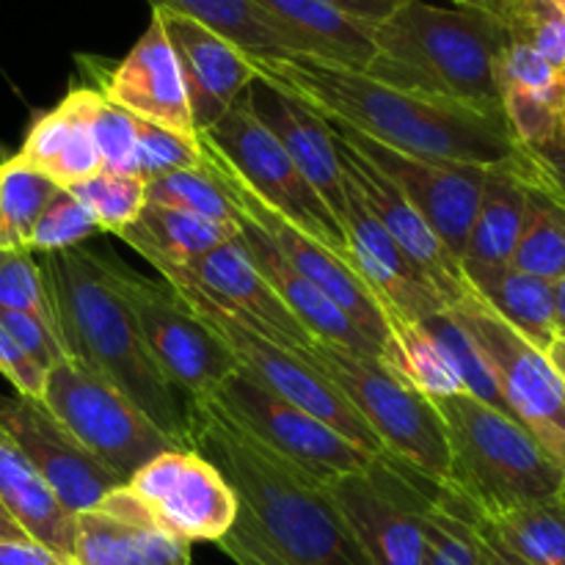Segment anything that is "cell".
<instances>
[{
  "mask_svg": "<svg viewBox=\"0 0 565 565\" xmlns=\"http://www.w3.org/2000/svg\"><path fill=\"white\" fill-rule=\"evenodd\" d=\"M188 447L235 494V522L215 546L237 565H373L326 483L268 450L215 403L188 401Z\"/></svg>",
  "mask_w": 565,
  "mask_h": 565,
  "instance_id": "6da1fadb",
  "label": "cell"
},
{
  "mask_svg": "<svg viewBox=\"0 0 565 565\" xmlns=\"http://www.w3.org/2000/svg\"><path fill=\"white\" fill-rule=\"evenodd\" d=\"M248 58L259 83L296 97L329 125L362 132L397 152L483 169L522 158V147L502 116L406 92L362 70L309 55Z\"/></svg>",
  "mask_w": 565,
  "mask_h": 565,
  "instance_id": "7a4b0ae2",
  "label": "cell"
},
{
  "mask_svg": "<svg viewBox=\"0 0 565 565\" xmlns=\"http://www.w3.org/2000/svg\"><path fill=\"white\" fill-rule=\"evenodd\" d=\"M39 268L50 292L55 334L66 356L108 379L160 434L182 450H191L188 401L154 364L136 318L110 281L99 254L83 246L39 254Z\"/></svg>",
  "mask_w": 565,
  "mask_h": 565,
  "instance_id": "3957f363",
  "label": "cell"
},
{
  "mask_svg": "<svg viewBox=\"0 0 565 565\" xmlns=\"http://www.w3.org/2000/svg\"><path fill=\"white\" fill-rule=\"evenodd\" d=\"M364 75L425 97L502 116L500 58L511 44L494 9L408 0L373 25ZM505 119V116H502Z\"/></svg>",
  "mask_w": 565,
  "mask_h": 565,
  "instance_id": "277c9868",
  "label": "cell"
},
{
  "mask_svg": "<svg viewBox=\"0 0 565 565\" xmlns=\"http://www.w3.org/2000/svg\"><path fill=\"white\" fill-rule=\"evenodd\" d=\"M434 403L447 430L450 489L478 516L561 497L565 467L519 419L467 392Z\"/></svg>",
  "mask_w": 565,
  "mask_h": 565,
  "instance_id": "5b68a950",
  "label": "cell"
},
{
  "mask_svg": "<svg viewBox=\"0 0 565 565\" xmlns=\"http://www.w3.org/2000/svg\"><path fill=\"white\" fill-rule=\"evenodd\" d=\"M307 356L367 423L386 456L450 486V450L441 414L430 397L414 390L403 375L375 353L353 351L315 340Z\"/></svg>",
  "mask_w": 565,
  "mask_h": 565,
  "instance_id": "8992f818",
  "label": "cell"
},
{
  "mask_svg": "<svg viewBox=\"0 0 565 565\" xmlns=\"http://www.w3.org/2000/svg\"><path fill=\"white\" fill-rule=\"evenodd\" d=\"M163 281L207 326L210 334L226 348L237 373L252 379L254 384L265 386L274 395L296 403L298 408L318 417L320 423L334 428L337 434H342L348 441L367 450L370 456H384V447L375 439L373 430L367 428V423L353 412V406L340 395V390L307 356L254 331L232 309H226L213 296L199 290L191 279L163 276Z\"/></svg>",
  "mask_w": 565,
  "mask_h": 565,
  "instance_id": "52a82bcc",
  "label": "cell"
},
{
  "mask_svg": "<svg viewBox=\"0 0 565 565\" xmlns=\"http://www.w3.org/2000/svg\"><path fill=\"white\" fill-rule=\"evenodd\" d=\"M439 480L392 456L329 480L337 511L373 565H423L425 524L441 491Z\"/></svg>",
  "mask_w": 565,
  "mask_h": 565,
  "instance_id": "ba28073f",
  "label": "cell"
},
{
  "mask_svg": "<svg viewBox=\"0 0 565 565\" xmlns=\"http://www.w3.org/2000/svg\"><path fill=\"white\" fill-rule=\"evenodd\" d=\"M42 403L83 450L125 483L160 452L182 450L143 417L130 397L77 359L64 356L47 370Z\"/></svg>",
  "mask_w": 565,
  "mask_h": 565,
  "instance_id": "9c48e42d",
  "label": "cell"
},
{
  "mask_svg": "<svg viewBox=\"0 0 565 565\" xmlns=\"http://www.w3.org/2000/svg\"><path fill=\"white\" fill-rule=\"evenodd\" d=\"M99 259L130 307L154 364L185 401H207L232 373H237L226 348L166 281L147 279L116 257L99 254Z\"/></svg>",
  "mask_w": 565,
  "mask_h": 565,
  "instance_id": "30bf717a",
  "label": "cell"
},
{
  "mask_svg": "<svg viewBox=\"0 0 565 565\" xmlns=\"http://www.w3.org/2000/svg\"><path fill=\"white\" fill-rule=\"evenodd\" d=\"M199 136L210 147L218 149L221 158L268 207L279 210L285 218H290L331 252L348 259V243L340 221L331 215L323 199L298 171L279 138L259 119L252 105V88H246L237 103L210 130L199 132Z\"/></svg>",
  "mask_w": 565,
  "mask_h": 565,
  "instance_id": "8fae6325",
  "label": "cell"
},
{
  "mask_svg": "<svg viewBox=\"0 0 565 565\" xmlns=\"http://www.w3.org/2000/svg\"><path fill=\"white\" fill-rule=\"evenodd\" d=\"M450 309L463 329L472 334L497 381L508 412L546 447L552 458L565 467V386L552 367L546 351L524 340L516 329L491 312L475 290L458 298Z\"/></svg>",
  "mask_w": 565,
  "mask_h": 565,
  "instance_id": "7c38bea8",
  "label": "cell"
},
{
  "mask_svg": "<svg viewBox=\"0 0 565 565\" xmlns=\"http://www.w3.org/2000/svg\"><path fill=\"white\" fill-rule=\"evenodd\" d=\"M202 166L210 177L221 185V191L230 199L232 210H235L241 218H246L248 224L257 226L276 248H279L281 257L292 265L301 276H307L312 285H318L370 340L379 345V351H384L386 337H390V323H386L384 307L379 303V298L373 296L367 285L362 281V276L348 265V259H342L340 254L331 252L329 246L318 241V237L309 235L307 230H301L298 224H292L290 218L279 213V210L268 207L246 182L237 177V171L226 163L218 154V149L210 147L202 136Z\"/></svg>",
  "mask_w": 565,
  "mask_h": 565,
  "instance_id": "4fadbf2b",
  "label": "cell"
},
{
  "mask_svg": "<svg viewBox=\"0 0 565 565\" xmlns=\"http://www.w3.org/2000/svg\"><path fill=\"white\" fill-rule=\"evenodd\" d=\"M207 401L268 450L301 467L320 483L362 469L370 458H375L296 403L254 384L243 373H232Z\"/></svg>",
  "mask_w": 565,
  "mask_h": 565,
  "instance_id": "5bb4252c",
  "label": "cell"
},
{
  "mask_svg": "<svg viewBox=\"0 0 565 565\" xmlns=\"http://www.w3.org/2000/svg\"><path fill=\"white\" fill-rule=\"evenodd\" d=\"M329 127L340 141H345L362 158L379 166L395 182L397 191L414 204V210L434 226L447 248L458 259L463 257V246H467L469 230H472L475 213H478L480 196H483L489 169L397 152V149L384 147V143L348 130V127Z\"/></svg>",
  "mask_w": 565,
  "mask_h": 565,
  "instance_id": "9a60e30c",
  "label": "cell"
},
{
  "mask_svg": "<svg viewBox=\"0 0 565 565\" xmlns=\"http://www.w3.org/2000/svg\"><path fill=\"white\" fill-rule=\"evenodd\" d=\"M125 486L169 533L188 544H215L235 522L230 483L196 450L160 452Z\"/></svg>",
  "mask_w": 565,
  "mask_h": 565,
  "instance_id": "2e32d148",
  "label": "cell"
},
{
  "mask_svg": "<svg viewBox=\"0 0 565 565\" xmlns=\"http://www.w3.org/2000/svg\"><path fill=\"white\" fill-rule=\"evenodd\" d=\"M0 425L14 436L72 516L88 511L110 491L125 486L119 475L83 450L81 441L50 414L42 401L22 395L6 397L0 401Z\"/></svg>",
  "mask_w": 565,
  "mask_h": 565,
  "instance_id": "e0dca14e",
  "label": "cell"
},
{
  "mask_svg": "<svg viewBox=\"0 0 565 565\" xmlns=\"http://www.w3.org/2000/svg\"><path fill=\"white\" fill-rule=\"evenodd\" d=\"M334 141L337 149H340L345 180L351 182L353 191L364 199V204L373 210V215L381 221V226L390 232L392 241H395L397 246L403 248V254L412 259L414 268H417L419 274L430 281V287L439 292L441 301H445L447 307H452L458 298L467 296L469 281L467 276H463L461 259L447 248V243L436 235L434 226L414 210V204L397 191L395 182H392L379 166L370 163L367 158H362L356 149H351L337 136Z\"/></svg>",
  "mask_w": 565,
  "mask_h": 565,
  "instance_id": "ac0fdd59",
  "label": "cell"
},
{
  "mask_svg": "<svg viewBox=\"0 0 565 565\" xmlns=\"http://www.w3.org/2000/svg\"><path fill=\"white\" fill-rule=\"evenodd\" d=\"M342 232L348 243V263L362 276L364 285L373 290L384 307L386 323L390 318L425 320L430 315L447 309L439 292L430 281L412 265L403 248L392 241L390 232L381 226L373 210L364 204L345 180V213H342Z\"/></svg>",
  "mask_w": 565,
  "mask_h": 565,
  "instance_id": "d6986e66",
  "label": "cell"
},
{
  "mask_svg": "<svg viewBox=\"0 0 565 565\" xmlns=\"http://www.w3.org/2000/svg\"><path fill=\"white\" fill-rule=\"evenodd\" d=\"M72 565H191V544L121 486L75 516Z\"/></svg>",
  "mask_w": 565,
  "mask_h": 565,
  "instance_id": "ffe728a7",
  "label": "cell"
},
{
  "mask_svg": "<svg viewBox=\"0 0 565 565\" xmlns=\"http://www.w3.org/2000/svg\"><path fill=\"white\" fill-rule=\"evenodd\" d=\"M92 88H97L105 99L125 108L136 119L177 132H196L191 108H188L180 61L154 11L149 28L132 44L130 53L110 70L99 66L97 83Z\"/></svg>",
  "mask_w": 565,
  "mask_h": 565,
  "instance_id": "44dd1931",
  "label": "cell"
},
{
  "mask_svg": "<svg viewBox=\"0 0 565 565\" xmlns=\"http://www.w3.org/2000/svg\"><path fill=\"white\" fill-rule=\"evenodd\" d=\"M180 61L193 130L204 132L257 83L252 58L202 22L166 9H152Z\"/></svg>",
  "mask_w": 565,
  "mask_h": 565,
  "instance_id": "7402d4cb",
  "label": "cell"
},
{
  "mask_svg": "<svg viewBox=\"0 0 565 565\" xmlns=\"http://www.w3.org/2000/svg\"><path fill=\"white\" fill-rule=\"evenodd\" d=\"M160 276H182L191 279L199 290L213 296L215 301L235 307L241 312L252 315L263 323V334L279 345L292 348V351H307L315 337L296 320V315L285 307L274 287L268 285L257 265L243 248L241 237L191 259L188 265L154 263Z\"/></svg>",
  "mask_w": 565,
  "mask_h": 565,
  "instance_id": "603a6c76",
  "label": "cell"
},
{
  "mask_svg": "<svg viewBox=\"0 0 565 565\" xmlns=\"http://www.w3.org/2000/svg\"><path fill=\"white\" fill-rule=\"evenodd\" d=\"M252 105L259 119L270 127L292 163L298 166L309 185L315 188L337 221L345 213V169L329 121L298 103L290 94L270 88L265 83L252 86ZM342 226V224H340Z\"/></svg>",
  "mask_w": 565,
  "mask_h": 565,
  "instance_id": "cb8c5ba5",
  "label": "cell"
},
{
  "mask_svg": "<svg viewBox=\"0 0 565 565\" xmlns=\"http://www.w3.org/2000/svg\"><path fill=\"white\" fill-rule=\"evenodd\" d=\"M97 97V88L92 86L72 88L53 110L33 121L22 147L11 152V160L39 171L58 188L81 185L103 171L92 132Z\"/></svg>",
  "mask_w": 565,
  "mask_h": 565,
  "instance_id": "d4e9b609",
  "label": "cell"
},
{
  "mask_svg": "<svg viewBox=\"0 0 565 565\" xmlns=\"http://www.w3.org/2000/svg\"><path fill=\"white\" fill-rule=\"evenodd\" d=\"M290 55L364 70L375 55L373 25L323 0H248Z\"/></svg>",
  "mask_w": 565,
  "mask_h": 565,
  "instance_id": "484cf974",
  "label": "cell"
},
{
  "mask_svg": "<svg viewBox=\"0 0 565 565\" xmlns=\"http://www.w3.org/2000/svg\"><path fill=\"white\" fill-rule=\"evenodd\" d=\"M232 218H235L237 237H241L243 248L252 257V263L257 265L259 274L268 279V285L274 287L276 296L285 301V307L296 315L298 323L315 337V340L334 342V345L353 348V351L362 353H375L381 356L379 345L320 290L318 285L307 279V276L298 274L290 263L279 254V248L263 235L254 224H248L246 218L232 210Z\"/></svg>",
  "mask_w": 565,
  "mask_h": 565,
  "instance_id": "4316f807",
  "label": "cell"
},
{
  "mask_svg": "<svg viewBox=\"0 0 565 565\" xmlns=\"http://www.w3.org/2000/svg\"><path fill=\"white\" fill-rule=\"evenodd\" d=\"M0 505L20 524L22 533L72 565L75 552V516L53 494L31 458L22 452L14 436L0 425Z\"/></svg>",
  "mask_w": 565,
  "mask_h": 565,
  "instance_id": "83f0119b",
  "label": "cell"
},
{
  "mask_svg": "<svg viewBox=\"0 0 565 565\" xmlns=\"http://www.w3.org/2000/svg\"><path fill=\"white\" fill-rule=\"evenodd\" d=\"M463 276L475 296L500 315L511 329H516L524 340L546 351L557 340V312H555V285L527 270L505 265H478L461 263Z\"/></svg>",
  "mask_w": 565,
  "mask_h": 565,
  "instance_id": "f1b7e54d",
  "label": "cell"
},
{
  "mask_svg": "<svg viewBox=\"0 0 565 565\" xmlns=\"http://www.w3.org/2000/svg\"><path fill=\"white\" fill-rule=\"evenodd\" d=\"M527 152L522 147V158L505 166H494L486 174L483 196H480L461 263H511L519 237H522L524 218H527Z\"/></svg>",
  "mask_w": 565,
  "mask_h": 565,
  "instance_id": "f546056e",
  "label": "cell"
},
{
  "mask_svg": "<svg viewBox=\"0 0 565 565\" xmlns=\"http://www.w3.org/2000/svg\"><path fill=\"white\" fill-rule=\"evenodd\" d=\"M235 224H218L204 215L147 202L136 224L119 237L127 246L136 248L149 265H188L191 259L235 241Z\"/></svg>",
  "mask_w": 565,
  "mask_h": 565,
  "instance_id": "4dcf8cb0",
  "label": "cell"
},
{
  "mask_svg": "<svg viewBox=\"0 0 565 565\" xmlns=\"http://www.w3.org/2000/svg\"><path fill=\"white\" fill-rule=\"evenodd\" d=\"M527 218L511 265L555 285L565 276V199L546 188L527 158Z\"/></svg>",
  "mask_w": 565,
  "mask_h": 565,
  "instance_id": "1f68e13d",
  "label": "cell"
},
{
  "mask_svg": "<svg viewBox=\"0 0 565 565\" xmlns=\"http://www.w3.org/2000/svg\"><path fill=\"white\" fill-rule=\"evenodd\" d=\"M381 359L430 401L463 392L461 379L447 362L445 351L419 320L390 318V337Z\"/></svg>",
  "mask_w": 565,
  "mask_h": 565,
  "instance_id": "d6a6232c",
  "label": "cell"
},
{
  "mask_svg": "<svg viewBox=\"0 0 565 565\" xmlns=\"http://www.w3.org/2000/svg\"><path fill=\"white\" fill-rule=\"evenodd\" d=\"M480 519L530 565H565V502L561 497Z\"/></svg>",
  "mask_w": 565,
  "mask_h": 565,
  "instance_id": "836d02e7",
  "label": "cell"
},
{
  "mask_svg": "<svg viewBox=\"0 0 565 565\" xmlns=\"http://www.w3.org/2000/svg\"><path fill=\"white\" fill-rule=\"evenodd\" d=\"M152 9L177 11L202 22L210 31L230 39L235 47L257 58H279L290 55L281 39L270 31L265 17L248 0H149Z\"/></svg>",
  "mask_w": 565,
  "mask_h": 565,
  "instance_id": "e575fe53",
  "label": "cell"
},
{
  "mask_svg": "<svg viewBox=\"0 0 565 565\" xmlns=\"http://www.w3.org/2000/svg\"><path fill=\"white\" fill-rule=\"evenodd\" d=\"M55 193L53 180L6 160L0 166V248H28V237Z\"/></svg>",
  "mask_w": 565,
  "mask_h": 565,
  "instance_id": "d590c367",
  "label": "cell"
},
{
  "mask_svg": "<svg viewBox=\"0 0 565 565\" xmlns=\"http://www.w3.org/2000/svg\"><path fill=\"white\" fill-rule=\"evenodd\" d=\"M494 14L513 44L535 50L565 72V6L557 0H497Z\"/></svg>",
  "mask_w": 565,
  "mask_h": 565,
  "instance_id": "8d00e7d4",
  "label": "cell"
},
{
  "mask_svg": "<svg viewBox=\"0 0 565 565\" xmlns=\"http://www.w3.org/2000/svg\"><path fill=\"white\" fill-rule=\"evenodd\" d=\"M472 516V505L450 486H441L425 524L423 565H478Z\"/></svg>",
  "mask_w": 565,
  "mask_h": 565,
  "instance_id": "74e56055",
  "label": "cell"
},
{
  "mask_svg": "<svg viewBox=\"0 0 565 565\" xmlns=\"http://www.w3.org/2000/svg\"><path fill=\"white\" fill-rule=\"evenodd\" d=\"M419 323H423L425 329L430 331V337L439 342V348L445 351L447 362L452 364V370H456L458 379H461L463 392H467V395L478 397V401H483V403H489V406L500 408V412L511 414L508 412L505 401H502L500 390H497V381H494V375H491L489 364H486L483 353L478 351L472 334L463 329V323L450 312V309H441V312L430 315V318L419 320Z\"/></svg>",
  "mask_w": 565,
  "mask_h": 565,
  "instance_id": "f35d334b",
  "label": "cell"
},
{
  "mask_svg": "<svg viewBox=\"0 0 565 565\" xmlns=\"http://www.w3.org/2000/svg\"><path fill=\"white\" fill-rule=\"evenodd\" d=\"M66 191L75 193L92 210L99 232H110L116 237L136 224L147 204V180L138 174H125V171L103 169Z\"/></svg>",
  "mask_w": 565,
  "mask_h": 565,
  "instance_id": "ab89813d",
  "label": "cell"
},
{
  "mask_svg": "<svg viewBox=\"0 0 565 565\" xmlns=\"http://www.w3.org/2000/svg\"><path fill=\"white\" fill-rule=\"evenodd\" d=\"M147 202L204 215L218 224H235L230 199L221 191L218 182L204 171V166L202 169L169 171V174L147 180Z\"/></svg>",
  "mask_w": 565,
  "mask_h": 565,
  "instance_id": "60d3db41",
  "label": "cell"
},
{
  "mask_svg": "<svg viewBox=\"0 0 565 565\" xmlns=\"http://www.w3.org/2000/svg\"><path fill=\"white\" fill-rule=\"evenodd\" d=\"M99 232L92 210L81 202L72 191L58 188L44 213L39 215L31 237H28V252L31 254H55L81 248L88 237Z\"/></svg>",
  "mask_w": 565,
  "mask_h": 565,
  "instance_id": "b9f144b4",
  "label": "cell"
},
{
  "mask_svg": "<svg viewBox=\"0 0 565 565\" xmlns=\"http://www.w3.org/2000/svg\"><path fill=\"white\" fill-rule=\"evenodd\" d=\"M185 169H202V141H199V132H177L169 130V127L138 119L132 174H138L141 180H152V177Z\"/></svg>",
  "mask_w": 565,
  "mask_h": 565,
  "instance_id": "7bdbcfd3",
  "label": "cell"
},
{
  "mask_svg": "<svg viewBox=\"0 0 565 565\" xmlns=\"http://www.w3.org/2000/svg\"><path fill=\"white\" fill-rule=\"evenodd\" d=\"M0 309H17L53 323L42 268L28 248H0Z\"/></svg>",
  "mask_w": 565,
  "mask_h": 565,
  "instance_id": "ee69618b",
  "label": "cell"
},
{
  "mask_svg": "<svg viewBox=\"0 0 565 565\" xmlns=\"http://www.w3.org/2000/svg\"><path fill=\"white\" fill-rule=\"evenodd\" d=\"M502 116L519 147H539L561 136L565 97L502 88Z\"/></svg>",
  "mask_w": 565,
  "mask_h": 565,
  "instance_id": "f6af8a7d",
  "label": "cell"
},
{
  "mask_svg": "<svg viewBox=\"0 0 565 565\" xmlns=\"http://www.w3.org/2000/svg\"><path fill=\"white\" fill-rule=\"evenodd\" d=\"M92 132H94V143H97V154L103 169L132 174V163H136V141H138L136 116L127 114L125 108H119V105H114L110 99H105L103 94H99L97 105H94Z\"/></svg>",
  "mask_w": 565,
  "mask_h": 565,
  "instance_id": "bcb514c9",
  "label": "cell"
},
{
  "mask_svg": "<svg viewBox=\"0 0 565 565\" xmlns=\"http://www.w3.org/2000/svg\"><path fill=\"white\" fill-rule=\"evenodd\" d=\"M497 75H500V92L502 88H516V92L565 97V72L524 44L511 42L502 50Z\"/></svg>",
  "mask_w": 565,
  "mask_h": 565,
  "instance_id": "7dc6e473",
  "label": "cell"
},
{
  "mask_svg": "<svg viewBox=\"0 0 565 565\" xmlns=\"http://www.w3.org/2000/svg\"><path fill=\"white\" fill-rule=\"evenodd\" d=\"M0 329L28 353L36 359L44 370L53 367L58 359H64V348H61L55 326L47 320L36 318V315L17 312V309H0Z\"/></svg>",
  "mask_w": 565,
  "mask_h": 565,
  "instance_id": "c3c4849f",
  "label": "cell"
},
{
  "mask_svg": "<svg viewBox=\"0 0 565 565\" xmlns=\"http://www.w3.org/2000/svg\"><path fill=\"white\" fill-rule=\"evenodd\" d=\"M0 375L14 386L17 395L42 401L44 384H47V370L28 356L3 329H0Z\"/></svg>",
  "mask_w": 565,
  "mask_h": 565,
  "instance_id": "681fc988",
  "label": "cell"
},
{
  "mask_svg": "<svg viewBox=\"0 0 565 565\" xmlns=\"http://www.w3.org/2000/svg\"><path fill=\"white\" fill-rule=\"evenodd\" d=\"M524 152H527L539 180L565 199V138L555 136L539 147H524Z\"/></svg>",
  "mask_w": 565,
  "mask_h": 565,
  "instance_id": "f907efd6",
  "label": "cell"
},
{
  "mask_svg": "<svg viewBox=\"0 0 565 565\" xmlns=\"http://www.w3.org/2000/svg\"><path fill=\"white\" fill-rule=\"evenodd\" d=\"M472 524H475V550H478V565H530L527 561H522L516 552L508 550V546L502 544L494 533H491V527L478 516V513L472 516Z\"/></svg>",
  "mask_w": 565,
  "mask_h": 565,
  "instance_id": "816d5d0a",
  "label": "cell"
},
{
  "mask_svg": "<svg viewBox=\"0 0 565 565\" xmlns=\"http://www.w3.org/2000/svg\"><path fill=\"white\" fill-rule=\"evenodd\" d=\"M323 3L334 6V9L345 11L353 20L370 22V25H379L386 17L395 14L401 6H406L408 0H323Z\"/></svg>",
  "mask_w": 565,
  "mask_h": 565,
  "instance_id": "f5cc1de1",
  "label": "cell"
},
{
  "mask_svg": "<svg viewBox=\"0 0 565 565\" xmlns=\"http://www.w3.org/2000/svg\"><path fill=\"white\" fill-rule=\"evenodd\" d=\"M0 565H66L39 544H0Z\"/></svg>",
  "mask_w": 565,
  "mask_h": 565,
  "instance_id": "db71d44e",
  "label": "cell"
},
{
  "mask_svg": "<svg viewBox=\"0 0 565 565\" xmlns=\"http://www.w3.org/2000/svg\"><path fill=\"white\" fill-rule=\"evenodd\" d=\"M22 541H31L25 533L20 530V524L9 516L3 505H0V544H22ZM33 544V541H31Z\"/></svg>",
  "mask_w": 565,
  "mask_h": 565,
  "instance_id": "11a10c76",
  "label": "cell"
},
{
  "mask_svg": "<svg viewBox=\"0 0 565 565\" xmlns=\"http://www.w3.org/2000/svg\"><path fill=\"white\" fill-rule=\"evenodd\" d=\"M546 356H550L552 367H555V373L561 375V381H563V386H565V340H561V337H557V340L552 342L550 348H546Z\"/></svg>",
  "mask_w": 565,
  "mask_h": 565,
  "instance_id": "9f6ffc18",
  "label": "cell"
},
{
  "mask_svg": "<svg viewBox=\"0 0 565 565\" xmlns=\"http://www.w3.org/2000/svg\"><path fill=\"white\" fill-rule=\"evenodd\" d=\"M555 312H557V331L565 329V276L555 281Z\"/></svg>",
  "mask_w": 565,
  "mask_h": 565,
  "instance_id": "6f0895ef",
  "label": "cell"
},
{
  "mask_svg": "<svg viewBox=\"0 0 565 565\" xmlns=\"http://www.w3.org/2000/svg\"><path fill=\"white\" fill-rule=\"evenodd\" d=\"M452 6H480V9H491L489 0H450Z\"/></svg>",
  "mask_w": 565,
  "mask_h": 565,
  "instance_id": "680465c9",
  "label": "cell"
},
{
  "mask_svg": "<svg viewBox=\"0 0 565 565\" xmlns=\"http://www.w3.org/2000/svg\"><path fill=\"white\" fill-rule=\"evenodd\" d=\"M9 158H11V149L6 147V143H0V166H3Z\"/></svg>",
  "mask_w": 565,
  "mask_h": 565,
  "instance_id": "91938a15",
  "label": "cell"
},
{
  "mask_svg": "<svg viewBox=\"0 0 565 565\" xmlns=\"http://www.w3.org/2000/svg\"><path fill=\"white\" fill-rule=\"evenodd\" d=\"M561 136L565 138V116H563V125H561Z\"/></svg>",
  "mask_w": 565,
  "mask_h": 565,
  "instance_id": "94428289",
  "label": "cell"
},
{
  "mask_svg": "<svg viewBox=\"0 0 565 565\" xmlns=\"http://www.w3.org/2000/svg\"><path fill=\"white\" fill-rule=\"evenodd\" d=\"M561 500L565 502V480H563V489H561Z\"/></svg>",
  "mask_w": 565,
  "mask_h": 565,
  "instance_id": "6125c7cd",
  "label": "cell"
},
{
  "mask_svg": "<svg viewBox=\"0 0 565 565\" xmlns=\"http://www.w3.org/2000/svg\"><path fill=\"white\" fill-rule=\"evenodd\" d=\"M557 337H561V340H565V329H563V331H557Z\"/></svg>",
  "mask_w": 565,
  "mask_h": 565,
  "instance_id": "be15d7a7",
  "label": "cell"
},
{
  "mask_svg": "<svg viewBox=\"0 0 565 565\" xmlns=\"http://www.w3.org/2000/svg\"><path fill=\"white\" fill-rule=\"evenodd\" d=\"M494 3H497V0H489V6H491V9H494Z\"/></svg>",
  "mask_w": 565,
  "mask_h": 565,
  "instance_id": "e7e4bbea",
  "label": "cell"
},
{
  "mask_svg": "<svg viewBox=\"0 0 565 565\" xmlns=\"http://www.w3.org/2000/svg\"><path fill=\"white\" fill-rule=\"evenodd\" d=\"M557 3H561V6H565V0H557Z\"/></svg>",
  "mask_w": 565,
  "mask_h": 565,
  "instance_id": "03108f58",
  "label": "cell"
}]
</instances>
